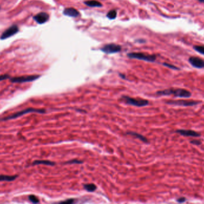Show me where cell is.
<instances>
[{
  "mask_svg": "<svg viewBox=\"0 0 204 204\" xmlns=\"http://www.w3.org/2000/svg\"><path fill=\"white\" fill-rule=\"evenodd\" d=\"M197 1H199V2H200V3H204V0H197Z\"/></svg>",
  "mask_w": 204,
  "mask_h": 204,
  "instance_id": "27",
  "label": "cell"
},
{
  "mask_svg": "<svg viewBox=\"0 0 204 204\" xmlns=\"http://www.w3.org/2000/svg\"><path fill=\"white\" fill-rule=\"evenodd\" d=\"M175 132L184 137H200L201 136V134L198 132H196L190 129H178L176 130Z\"/></svg>",
  "mask_w": 204,
  "mask_h": 204,
  "instance_id": "9",
  "label": "cell"
},
{
  "mask_svg": "<svg viewBox=\"0 0 204 204\" xmlns=\"http://www.w3.org/2000/svg\"><path fill=\"white\" fill-rule=\"evenodd\" d=\"M201 103V101H194V100H169L166 102V104L169 105H173L176 106L181 107H192L199 105Z\"/></svg>",
  "mask_w": 204,
  "mask_h": 204,
  "instance_id": "3",
  "label": "cell"
},
{
  "mask_svg": "<svg viewBox=\"0 0 204 204\" xmlns=\"http://www.w3.org/2000/svg\"><path fill=\"white\" fill-rule=\"evenodd\" d=\"M10 79V76L9 74H4L0 75V81Z\"/></svg>",
  "mask_w": 204,
  "mask_h": 204,
  "instance_id": "24",
  "label": "cell"
},
{
  "mask_svg": "<svg viewBox=\"0 0 204 204\" xmlns=\"http://www.w3.org/2000/svg\"><path fill=\"white\" fill-rule=\"evenodd\" d=\"M127 134L134 137L139 139L140 140H141L142 141H143L145 143H148V139L146 138L145 137L143 136L142 135L140 134V133H138L134 132H127Z\"/></svg>",
  "mask_w": 204,
  "mask_h": 204,
  "instance_id": "13",
  "label": "cell"
},
{
  "mask_svg": "<svg viewBox=\"0 0 204 204\" xmlns=\"http://www.w3.org/2000/svg\"><path fill=\"white\" fill-rule=\"evenodd\" d=\"M19 31V29L17 25H13L11 27H10L3 32L1 37H0V39L2 40L7 39L8 38H10L12 36H13L16 34H17Z\"/></svg>",
  "mask_w": 204,
  "mask_h": 204,
  "instance_id": "7",
  "label": "cell"
},
{
  "mask_svg": "<svg viewBox=\"0 0 204 204\" xmlns=\"http://www.w3.org/2000/svg\"><path fill=\"white\" fill-rule=\"evenodd\" d=\"M189 62L190 63L191 65L196 68H204V60L199 58V57H190L189 59Z\"/></svg>",
  "mask_w": 204,
  "mask_h": 204,
  "instance_id": "10",
  "label": "cell"
},
{
  "mask_svg": "<svg viewBox=\"0 0 204 204\" xmlns=\"http://www.w3.org/2000/svg\"><path fill=\"white\" fill-rule=\"evenodd\" d=\"M193 49L195 50L196 51V52L204 55V46L196 45L193 46Z\"/></svg>",
  "mask_w": 204,
  "mask_h": 204,
  "instance_id": "19",
  "label": "cell"
},
{
  "mask_svg": "<svg viewBox=\"0 0 204 204\" xmlns=\"http://www.w3.org/2000/svg\"><path fill=\"white\" fill-rule=\"evenodd\" d=\"M156 95L159 96H171L173 95L175 98H189L192 96V93L187 89L181 88H171L165 89L163 91H159L156 92Z\"/></svg>",
  "mask_w": 204,
  "mask_h": 204,
  "instance_id": "1",
  "label": "cell"
},
{
  "mask_svg": "<svg viewBox=\"0 0 204 204\" xmlns=\"http://www.w3.org/2000/svg\"><path fill=\"white\" fill-rule=\"evenodd\" d=\"M18 177V175H0V182L1 181H13L15 180L16 178Z\"/></svg>",
  "mask_w": 204,
  "mask_h": 204,
  "instance_id": "14",
  "label": "cell"
},
{
  "mask_svg": "<svg viewBox=\"0 0 204 204\" xmlns=\"http://www.w3.org/2000/svg\"><path fill=\"white\" fill-rule=\"evenodd\" d=\"M28 198H29V200L31 202H32L34 203H37L40 202V201H39V199H38V197L36 196H35V195H29L28 196Z\"/></svg>",
  "mask_w": 204,
  "mask_h": 204,
  "instance_id": "20",
  "label": "cell"
},
{
  "mask_svg": "<svg viewBox=\"0 0 204 204\" xmlns=\"http://www.w3.org/2000/svg\"><path fill=\"white\" fill-rule=\"evenodd\" d=\"M84 187L85 190L89 192H93L96 190L97 187L93 183H89V184H85L84 185Z\"/></svg>",
  "mask_w": 204,
  "mask_h": 204,
  "instance_id": "17",
  "label": "cell"
},
{
  "mask_svg": "<svg viewBox=\"0 0 204 204\" xmlns=\"http://www.w3.org/2000/svg\"><path fill=\"white\" fill-rule=\"evenodd\" d=\"M176 201L178 203H182L185 202L187 201V199L185 197H178V198H177Z\"/></svg>",
  "mask_w": 204,
  "mask_h": 204,
  "instance_id": "25",
  "label": "cell"
},
{
  "mask_svg": "<svg viewBox=\"0 0 204 204\" xmlns=\"http://www.w3.org/2000/svg\"><path fill=\"white\" fill-rule=\"evenodd\" d=\"M117 13L115 10H112L107 13V17L110 19H114L117 17Z\"/></svg>",
  "mask_w": 204,
  "mask_h": 204,
  "instance_id": "18",
  "label": "cell"
},
{
  "mask_svg": "<svg viewBox=\"0 0 204 204\" xmlns=\"http://www.w3.org/2000/svg\"><path fill=\"white\" fill-rule=\"evenodd\" d=\"M122 99L125 101V103L127 104L133 105V106L142 107L147 106L149 105V101L146 99H136L127 96H123L122 97Z\"/></svg>",
  "mask_w": 204,
  "mask_h": 204,
  "instance_id": "4",
  "label": "cell"
},
{
  "mask_svg": "<svg viewBox=\"0 0 204 204\" xmlns=\"http://www.w3.org/2000/svg\"><path fill=\"white\" fill-rule=\"evenodd\" d=\"M163 65H164V66H165V67H167L169 68L172 69L180 70V68H178V67H177L176 66L173 65H172V64H170V63H164Z\"/></svg>",
  "mask_w": 204,
  "mask_h": 204,
  "instance_id": "21",
  "label": "cell"
},
{
  "mask_svg": "<svg viewBox=\"0 0 204 204\" xmlns=\"http://www.w3.org/2000/svg\"><path fill=\"white\" fill-rule=\"evenodd\" d=\"M63 14L69 17H76L79 15V13L74 8H67L63 11Z\"/></svg>",
  "mask_w": 204,
  "mask_h": 204,
  "instance_id": "12",
  "label": "cell"
},
{
  "mask_svg": "<svg viewBox=\"0 0 204 204\" xmlns=\"http://www.w3.org/2000/svg\"><path fill=\"white\" fill-rule=\"evenodd\" d=\"M121 50V46L115 44H106V45L104 46L101 49V50L102 52H103L106 54L117 53L120 52Z\"/></svg>",
  "mask_w": 204,
  "mask_h": 204,
  "instance_id": "8",
  "label": "cell"
},
{
  "mask_svg": "<svg viewBox=\"0 0 204 204\" xmlns=\"http://www.w3.org/2000/svg\"><path fill=\"white\" fill-rule=\"evenodd\" d=\"M46 165L48 166H54L56 163L53 162L46 161V160H36L32 163V165Z\"/></svg>",
  "mask_w": 204,
  "mask_h": 204,
  "instance_id": "16",
  "label": "cell"
},
{
  "mask_svg": "<svg viewBox=\"0 0 204 204\" xmlns=\"http://www.w3.org/2000/svg\"><path fill=\"white\" fill-rule=\"evenodd\" d=\"M74 202V199H67L66 201H62L60 203H72Z\"/></svg>",
  "mask_w": 204,
  "mask_h": 204,
  "instance_id": "26",
  "label": "cell"
},
{
  "mask_svg": "<svg viewBox=\"0 0 204 204\" xmlns=\"http://www.w3.org/2000/svg\"><path fill=\"white\" fill-rule=\"evenodd\" d=\"M41 77L40 75H31L21 76V77H16L10 78V81L15 83H22L34 81Z\"/></svg>",
  "mask_w": 204,
  "mask_h": 204,
  "instance_id": "6",
  "label": "cell"
},
{
  "mask_svg": "<svg viewBox=\"0 0 204 204\" xmlns=\"http://www.w3.org/2000/svg\"><path fill=\"white\" fill-rule=\"evenodd\" d=\"M34 19L39 24H43L48 21L49 15L45 12H41L34 16Z\"/></svg>",
  "mask_w": 204,
  "mask_h": 204,
  "instance_id": "11",
  "label": "cell"
},
{
  "mask_svg": "<svg viewBox=\"0 0 204 204\" xmlns=\"http://www.w3.org/2000/svg\"><path fill=\"white\" fill-rule=\"evenodd\" d=\"M84 3L88 7H101L102 6V4L96 0H89L85 1Z\"/></svg>",
  "mask_w": 204,
  "mask_h": 204,
  "instance_id": "15",
  "label": "cell"
},
{
  "mask_svg": "<svg viewBox=\"0 0 204 204\" xmlns=\"http://www.w3.org/2000/svg\"><path fill=\"white\" fill-rule=\"evenodd\" d=\"M30 113H40V114H44L46 113V110L43 109H36V108H28L26 109L22 110L21 111H18L17 113H15L14 114H11L10 116L3 117L2 119H0V121H6V120H10L15 119L16 118H18L19 117H21L23 115H25L26 114H29Z\"/></svg>",
  "mask_w": 204,
  "mask_h": 204,
  "instance_id": "2",
  "label": "cell"
},
{
  "mask_svg": "<svg viewBox=\"0 0 204 204\" xmlns=\"http://www.w3.org/2000/svg\"><path fill=\"white\" fill-rule=\"evenodd\" d=\"M128 56L131 59H136L148 62H154L156 56L154 55H148L143 53H129Z\"/></svg>",
  "mask_w": 204,
  "mask_h": 204,
  "instance_id": "5",
  "label": "cell"
},
{
  "mask_svg": "<svg viewBox=\"0 0 204 204\" xmlns=\"http://www.w3.org/2000/svg\"><path fill=\"white\" fill-rule=\"evenodd\" d=\"M83 163V162L81 161H79V160H77V159H74V160H71V161H68L66 162L65 163H69V164H80V163Z\"/></svg>",
  "mask_w": 204,
  "mask_h": 204,
  "instance_id": "23",
  "label": "cell"
},
{
  "mask_svg": "<svg viewBox=\"0 0 204 204\" xmlns=\"http://www.w3.org/2000/svg\"><path fill=\"white\" fill-rule=\"evenodd\" d=\"M190 143L194 145H200L202 144V141L199 139H192L190 141Z\"/></svg>",
  "mask_w": 204,
  "mask_h": 204,
  "instance_id": "22",
  "label": "cell"
}]
</instances>
